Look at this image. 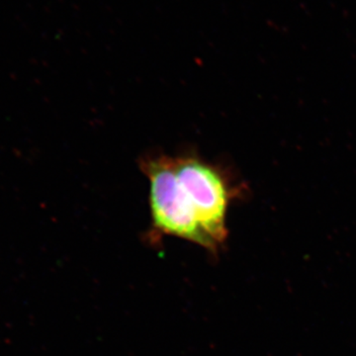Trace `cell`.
Segmentation results:
<instances>
[{"mask_svg":"<svg viewBox=\"0 0 356 356\" xmlns=\"http://www.w3.org/2000/svg\"><path fill=\"white\" fill-rule=\"evenodd\" d=\"M149 179L154 231L210 250L224 245L229 205L243 191L221 166L193 154H154L142 159Z\"/></svg>","mask_w":356,"mask_h":356,"instance_id":"obj_1","label":"cell"}]
</instances>
